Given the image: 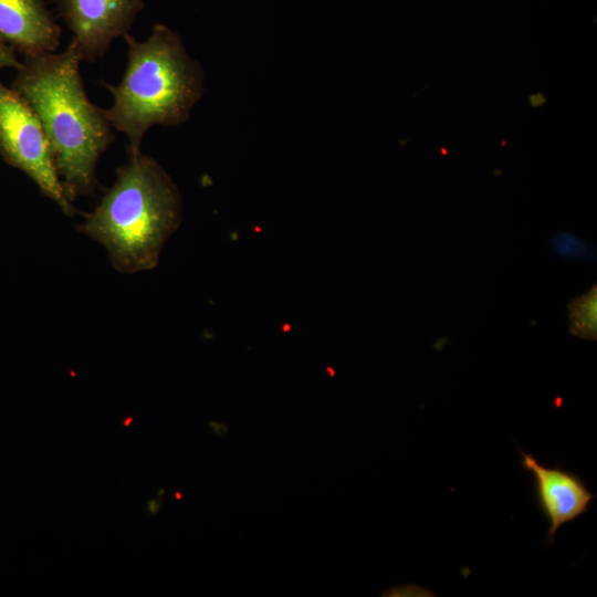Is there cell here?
I'll return each instance as SVG.
<instances>
[{"instance_id": "6da1fadb", "label": "cell", "mask_w": 597, "mask_h": 597, "mask_svg": "<svg viewBox=\"0 0 597 597\" xmlns=\"http://www.w3.org/2000/svg\"><path fill=\"white\" fill-rule=\"evenodd\" d=\"M81 62L71 41L60 53L24 56L11 84L38 115L70 201L94 193L98 159L115 139L103 108L86 95Z\"/></svg>"}, {"instance_id": "7a4b0ae2", "label": "cell", "mask_w": 597, "mask_h": 597, "mask_svg": "<svg viewBox=\"0 0 597 597\" xmlns=\"http://www.w3.org/2000/svg\"><path fill=\"white\" fill-rule=\"evenodd\" d=\"M181 219V197L169 175L142 151L128 155L116 180L78 230L102 243L114 268L135 273L156 266Z\"/></svg>"}, {"instance_id": "3957f363", "label": "cell", "mask_w": 597, "mask_h": 597, "mask_svg": "<svg viewBox=\"0 0 597 597\" xmlns=\"http://www.w3.org/2000/svg\"><path fill=\"white\" fill-rule=\"evenodd\" d=\"M123 38L127 65L117 85L102 83L114 98L103 113L127 137L130 155L142 151V140L151 126H175L188 119L201 96L203 73L180 36L164 24H155L145 41L129 33Z\"/></svg>"}, {"instance_id": "277c9868", "label": "cell", "mask_w": 597, "mask_h": 597, "mask_svg": "<svg viewBox=\"0 0 597 597\" xmlns=\"http://www.w3.org/2000/svg\"><path fill=\"white\" fill-rule=\"evenodd\" d=\"M0 156L24 172L67 216L76 210L60 180L43 126L31 105L0 80Z\"/></svg>"}, {"instance_id": "5b68a950", "label": "cell", "mask_w": 597, "mask_h": 597, "mask_svg": "<svg viewBox=\"0 0 597 597\" xmlns=\"http://www.w3.org/2000/svg\"><path fill=\"white\" fill-rule=\"evenodd\" d=\"M62 20L82 61L104 57L112 42L128 33L144 0H57Z\"/></svg>"}, {"instance_id": "8992f818", "label": "cell", "mask_w": 597, "mask_h": 597, "mask_svg": "<svg viewBox=\"0 0 597 597\" xmlns=\"http://www.w3.org/2000/svg\"><path fill=\"white\" fill-rule=\"evenodd\" d=\"M521 465L533 475L535 498L547 520L548 542H554L558 528L589 510L595 494L576 473L559 467H547L521 450Z\"/></svg>"}, {"instance_id": "52a82bcc", "label": "cell", "mask_w": 597, "mask_h": 597, "mask_svg": "<svg viewBox=\"0 0 597 597\" xmlns=\"http://www.w3.org/2000/svg\"><path fill=\"white\" fill-rule=\"evenodd\" d=\"M0 36L27 55L56 52L61 28L44 0H0Z\"/></svg>"}, {"instance_id": "ba28073f", "label": "cell", "mask_w": 597, "mask_h": 597, "mask_svg": "<svg viewBox=\"0 0 597 597\" xmlns=\"http://www.w3.org/2000/svg\"><path fill=\"white\" fill-rule=\"evenodd\" d=\"M569 331L573 335L596 341L597 338V287L574 298L568 305Z\"/></svg>"}, {"instance_id": "9c48e42d", "label": "cell", "mask_w": 597, "mask_h": 597, "mask_svg": "<svg viewBox=\"0 0 597 597\" xmlns=\"http://www.w3.org/2000/svg\"><path fill=\"white\" fill-rule=\"evenodd\" d=\"M552 244L556 252L564 256H580L585 253L584 241L576 235L562 233L552 239Z\"/></svg>"}, {"instance_id": "30bf717a", "label": "cell", "mask_w": 597, "mask_h": 597, "mask_svg": "<svg viewBox=\"0 0 597 597\" xmlns=\"http://www.w3.org/2000/svg\"><path fill=\"white\" fill-rule=\"evenodd\" d=\"M20 66L21 61L17 52L0 36V71L2 69L18 70Z\"/></svg>"}, {"instance_id": "8fae6325", "label": "cell", "mask_w": 597, "mask_h": 597, "mask_svg": "<svg viewBox=\"0 0 597 597\" xmlns=\"http://www.w3.org/2000/svg\"><path fill=\"white\" fill-rule=\"evenodd\" d=\"M160 505H161V501L160 500H149L147 502V510L150 514H156L158 513L159 509H160Z\"/></svg>"}, {"instance_id": "7c38bea8", "label": "cell", "mask_w": 597, "mask_h": 597, "mask_svg": "<svg viewBox=\"0 0 597 597\" xmlns=\"http://www.w3.org/2000/svg\"><path fill=\"white\" fill-rule=\"evenodd\" d=\"M546 98L542 93H536L530 96V103L532 106H540L545 103Z\"/></svg>"}, {"instance_id": "4fadbf2b", "label": "cell", "mask_w": 597, "mask_h": 597, "mask_svg": "<svg viewBox=\"0 0 597 597\" xmlns=\"http://www.w3.org/2000/svg\"><path fill=\"white\" fill-rule=\"evenodd\" d=\"M211 428L214 430L216 434H223L224 432H227L229 429L224 426V425H221V423H216L213 421L209 422Z\"/></svg>"}, {"instance_id": "5bb4252c", "label": "cell", "mask_w": 597, "mask_h": 597, "mask_svg": "<svg viewBox=\"0 0 597 597\" xmlns=\"http://www.w3.org/2000/svg\"><path fill=\"white\" fill-rule=\"evenodd\" d=\"M132 420H133V418H132V417H129V418H126V419H125V421L123 422V425H124L125 427H128V426H129V423L132 422Z\"/></svg>"}, {"instance_id": "9a60e30c", "label": "cell", "mask_w": 597, "mask_h": 597, "mask_svg": "<svg viewBox=\"0 0 597 597\" xmlns=\"http://www.w3.org/2000/svg\"><path fill=\"white\" fill-rule=\"evenodd\" d=\"M174 498H176L177 500H180L181 499V493L180 492H175Z\"/></svg>"}, {"instance_id": "2e32d148", "label": "cell", "mask_w": 597, "mask_h": 597, "mask_svg": "<svg viewBox=\"0 0 597 597\" xmlns=\"http://www.w3.org/2000/svg\"><path fill=\"white\" fill-rule=\"evenodd\" d=\"M164 492H165V490H164V489H160L158 495L161 496V494H163Z\"/></svg>"}]
</instances>
